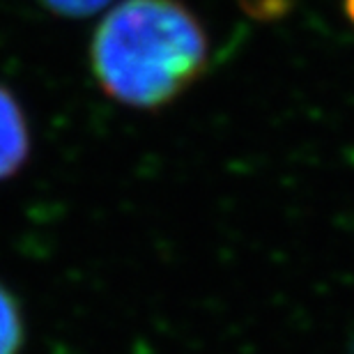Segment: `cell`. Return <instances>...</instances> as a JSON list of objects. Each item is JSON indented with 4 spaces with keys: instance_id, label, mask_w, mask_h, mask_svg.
<instances>
[{
    "instance_id": "3957f363",
    "label": "cell",
    "mask_w": 354,
    "mask_h": 354,
    "mask_svg": "<svg viewBox=\"0 0 354 354\" xmlns=\"http://www.w3.org/2000/svg\"><path fill=\"white\" fill-rule=\"evenodd\" d=\"M21 315L17 308V301L7 290L0 288V354H17L21 348Z\"/></svg>"
},
{
    "instance_id": "277c9868",
    "label": "cell",
    "mask_w": 354,
    "mask_h": 354,
    "mask_svg": "<svg viewBox=\"0 0 354 354\" xmlns=\"http://www.w3.org/2000/svg\"><path fill=\"white\" fill-rule=\"evenodd\" d=\"M41 3L65 17H88L106 7L111 0H41Z\"/></svg>"
},
{
    "instance_id": "7a4b0ae2",
    "label": "cell",
    "mask_w": 354,
    "mask_h": 354,
    "mask_svg": "<svg viewBox=\"0 0 354 354\" xmlns=\"http://www.w3.org/2000/svg\"><path fill=\"white\" fill-rule=\"evenodd\" d=\"M28 124L17 99L0 88V182L19 171L28 157Z\"/></svg>"
},
{
    "instance_id": "6da1fadb",
    "label": "cell",
    "mask_w": 354,
    "mask_h": 354,
    "mask_svg": "<svg viewBox=\"0 0 354 354\" xmlns=\"http://www.w3.org/2000/svg\"><path fill=\"white\" fill-rule=\"evenodd\" d=\"M201 21L177 0H124L99 24L92 69L113 99L157 109L189 88L207 62Z\"/></svg>"
},
{
    "instance_id": "5b68a950",
    "label": "cell",
    "mask_w": 354,
    "mask_h": 354,
    "mask_svg": "<svg viewBox=\"0 0 354 354\" xmlns=\"http://www.w3.org/2000/svg\"><path fill=\"white\" fill-rule=\"evenodd\" d=\"M345 7H348V17L354 21V0H348V3H345Z\"/></svg>"
}]
</instances>
